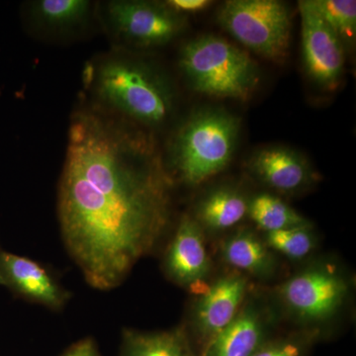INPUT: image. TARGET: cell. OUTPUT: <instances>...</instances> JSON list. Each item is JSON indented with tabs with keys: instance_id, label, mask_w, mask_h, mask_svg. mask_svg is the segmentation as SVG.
Masks as SVG:
<instances>
[{
	"instance_id": "9c48e42d",
	"label": "cell",
	"mask_w": 356,
	"mask_h": 356,
	"mask_svg": "<svg viewBox=\"0 0 356 356\" xmlns=\"http://www.w3.org/2000/svg\"><path fill=\"white\" fill-rule=\"evenodd\" d=\"M107 15L122 39L139 47L170 43L185 26L184 15L158 2L111 1L107 6Z\"/></svg>"
},
{
	"instance_id": "ffe728a7",
	"label": "cell",
	"mask_w": 356,
	"mask_h": 356,
	"mask_svg": "<svg viewBox=\"0 0 356 356\" xmlns=\"http://www.w3.org/2000/svg\"><path fill=\"white\" fill-rule=\"evenodd\" d=\"M90 2L86 0H42L35 3V15L43 24L65 28L81 22L88 15Z\"/></svg>"
},
{
	"instance_id": "5b68a950",
	"label": "cell",
	"mask_w": 356,
	"mask_h": 356,
	"mask_svg": "<svg viewBox=\"0 0 356 356\" xmlns=\"http://www.w3.org/2000/svg\"><path fill=\"white\" fill-rule=\"evenodd\" d=\"M95 88L110 107L145 125L163 124L172 112L168 84L146 65L135 60H105L96 72Z\"/></svg>"
},
{
	"instance_id": "7a4b0ae2",
	"label": "cell",
	"mask_w": 356,
	"mask_h": 356,
	"mask_svg": "<svg viewBox=\"0 0 356 356\" xmlns=\"http://www.w3.org/2000/svg\"><path fill=\"white\" fill-rule=\"evenodd\" d=\"M351 293L353 280L343 267L318 259L280 283L271 298L281 318L291 321L298 330L322 332L343 313Z\"/></svg>"
},
{
	"instance_id": "d6986e66",
	"label": "cell",
	"mask_w": 356,
	"mask_h": 356,
	"mask_svg": "<svg viewBox=\"0 0 356 356\" xmlns=\"http://www.w3.org/2000/svg\"><path fill=\"white\" fill-rule=\"evenodd\" d=\"M325 22L336 33L343 47H353L356 38L355 0H313Z\"/></svg>"
},
{
	"instance_id": "9a60e30c",
	"label": "cell",
	"mask_w": 356,
	"mask_h": 356,
	"mask_svg": "<svg viewBox=\"0 0 356 356\" xmlns=\"http://www.w3.org/2000/svg\"><path fill=\"white\" fill-rule=\"evenodd\" d=\"M248 200L235 187H217L199 200L193 218L204 233H222L233 229L248 216Z\"/></svg>"
},
{
	"instance_id": "7c38bea8",
	"label": "cell",
	"mask_w": 356,
	"mask_h": 356,
	"mask_svg": "<svg viewBox=\"0 0 356 356\" xmlns=\"http://www.w3.org/2000/svg\"><path fill=\"white\" fill-rule=\"evenodd\" d=\"M0 273L6 280V287L51 310L64 308L70 298L69 293L41 264L28 257L1 250Z\"/></svg>"
},
{
	"instance_id": "2e32d148",
	"label": "cell",
	"mask_w": 356,
	"mask_h": 356,
	"mask_svg": "<svg viewBox=\"0 0 356 356\" xmlns=\"http://www.w3.org/2000/svg\"><path fill=\"white\" fill-rule=\"evenodd\" d=\"M119 356H199L184 327L168 331H122Z\"/></svg>"
},
{
	"instance_id": "44dd1931",
	"label": "cell",
	"mask_w": 356,
	"mask_h": 356,
	"mask_svg": "<svg viewBox=\"0 0 356 356\" xmlns=\"http://www.w3.org/2000/svg\"><path fill=\"white\" fill-rule=\"evenodd\" d=\"M322 332L297 330L286 336L273 337L252 356H307Z\"/></svg>"
},
{
	"instance_id": "cb8c5ba5",
	"label": "cell",
	"mask_w": 356,
	"mask_h": 356,
	"mask_svg": "<svg viewBox=\"0 0 356 356\" xmlns=\"http://www.w3.org/2000/svg\"><path fill=\"white\" fill-rule=\"evenodd\" d=\"M0 285H3V286H6V280H4L3 276L0 273Z\"/></svg>"
},
{
	"instance_id": "8fae6325",
	"label": "cell",
	"mask_w": 356,
	"mask_h": 356,
	"mask_svg": "<svg viewBox=\"0 0 356 356\" xmlns=\"http://www.w3.org/2000/svg\"><path fill=\"white\" fill-rule=\"evenodd\" d=\"M163 270L172 282L194 294L207 286L212 261L205 233L191 215L185 214L180 220L165 250Z\"/></svg>"
},
{
	"instance_id": "277c9868",
	"label": "cell",
	"mask_w": 356,
	"mask_h": 356,
	"mask_svg": "<svg viewBox=\"0 0 356 356\" xmlns=\"http://www.w3.org/2000/svg\"><path fill=\"white\" fill-rule=\"evenodd\" d=\"M179 67L193 90L213 97L248 100L259 81V69L250 55L215 35L185 44Z\"/></svg>"
},
{
	"instance_id": "30bf717a",
	"label": "cell",
	"mask_w": 356,
	"mask_h": 356,
	"mask_svg": "<svg viewBox=\"0 0 356 356\" xmlns=\"http://www.w3.org/2000/svg\"><path fill=\"white\" fill-rule=\"evenodd\" d=\"M301 17L302 55L312 81L324 89H334L343 77L344 47L325 22L313 0L298 2Z\"/></svg>"
},
{
	"instance_id": "ac0fdd59",
	"label": "cell",
	"mask_w": 356,
	"mask_h": 356,
	"mask_svg": "<svg viewBox=\"0 0 356 356\" xmlns=\"http://www.w3.org/2000/svg\"><path fill=\"white\" fill-rule=\"evenodd\" d=\"M264 238L276 254L292 261H306L318 248V238L312 225L266 233Z\"/></svg>"
},
{
	"instance_id": "52a82bcc",
	"label": "cell",
	"mask_w": 356,
	"mask_h": 356,
	"mask_svg": "<svg viewBox=\"0 0 356 356\" xmlns=\"http://www.w3.org/2000/svg\"><path fill=\"white\" fill-rule=\"evenodd\" d=\"M252 289L250 278L229 270L197 294L192 306L189 327L200 348L199 356L234 320Z\"/></svg>"
},
{
	"instance_id": "8992f818",
	"label": "cell",
	"mask_w": 356,
	"mask_h": 356,
	"mask_svg": "<svg viewBox=\"0 0 356 356\" xmlns=\"http://www.w3.org/2000/svg\"><path fill=\"white\" fill-rule=\"evenodd\" d=\"M217 22L248 50L273 62L286 58L291 39V13L278 0H229Z\"/></svg>"
},
{
	"instance_id": "4fadbf2b",
	"label": "cell",
	"mask_w": 356,
	"mask_h": 356,
	"mask_svg": "<svg viewBox=\"0 0 356 356\" xmlns=\"http://www.w3.org/2000/svg\"><path fill=\"white\" fill-rule=\"evenodd\" d=\"M248 170L257 179L280 193L304 191L315 179L303 156L284 147H266L252 154Z\"/></svg>"
},
{
	"instance_id": "603a6c76",
	"label": "cell",
	"mask_w": 356,
	"mask_h": 356,
	"mask_svg": "<svg viewBox=\"0 0 356 356\" xmlns=\"http://www.w3.org/2000/svg\"><path fill=\"white\" fill-rule=\"evenodd\" d=\"M60 356H103L95 339L91 337L81 339L70 346Z\"/></svg>"
},
{
	"instance_id": "3957f363",
	"label": "cell",
	"mask_w": 356,
	"mask_h": 356,
	"mask_svg": "<svg viewBox=\"0 0 356 356\" xmlns=\"http://www.w3.org/2000/svg\"><path fill=\"white\" fill-rule=\"evenodd\" d=\"M240 120L222 109L201 110L177 133L172 147L173 170L180 181L195 187L222 172L233 158Z\"/></svg>"
},
{
	"instance_id": "6da1fadb",
	"label": "cell",
	"mask_w": 356,
	"mask_h": 356,
	"mask_svg": "<svg viewBox=\"0 0 356 356\" xmlns=\"http://www.w3.org/2000/svg\"><path fill=\"white\" fill-rule=\"evenodd\" d=\"M172 178L151 138L91 110L72 118L58 185L67 254L95 289L120 286L172 218Z\"/></svg>"
},
{
	"instance_id": "ba28073f",
	"label": "cell",
	"mask_w": 356,
	"mask_h": 356,
	"mask_svg": "<svg viewBox=\"0 0 356 356\" xmlns=\"http://www.w3.org/2000/svg\"><path fill=\"white\" fill-rule=\"evenodd\" d=\"M252 290L234 320L201 356H252L273 339L280 312L271 297Z\"/></svg>"
},
{
	"instance_id": "7402d4cb",
	"label": "cell",
	"mask_w": 356,
	"mask_h": 356,
	"mask_svg": "<svg viewBox=\"0 0 356 356\" xmlns=\"http://www.w3.org/2000/svg\"><path fill=\"white\" fill-rule=\"evenodd\" d=\"M212 1L209 0H170L165 4L178 14L202 13L209 7Z\"/></svg>"
},
{
	"instance_id": "5bb4252c",
	"label": "cell",
	"mask_w": 356,
	"mask_h": 356,
	"mask_svg": "<svg viewBox=\"0 0 356 356\" xmlns=\"http://www.w3.org/2000/svg\"><path fill=\"white\" fill-rule=\"evenodd\" d=\"M219 250L222 261L232 270L248 278L266 281L273 280L277 273V254L252 229L234 232L222 241Z\"/></svg>"
},
{
	"instance_id": "e0dca14e",
	"label": "cell",
	"mask_w": 356,
	"mask_h": 356,
	"mask_svg": "<svg viewBox=\"0 0 356 356\" xmlns=\"http://www.w3.org/2000/svg\"><path fill=\"white\" fill-rule=\"evenodd\" d=\"M248 216L264 234L312 225L282 199L269 193L257 194L248 200Z\"/></svg>"
}]
</instances>
